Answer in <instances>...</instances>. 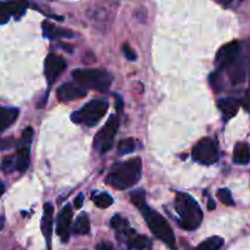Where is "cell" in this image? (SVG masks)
Returning <instances> with one entry per match:
<instances>
[{"mask_svg": "<svg viewBox=\"0 0 250 250\" xmlns=\"http://www.w3.org/2000/svg\"><path fill=\"white\" fill-rule=\"evenodd\" d=\"M83 200H84V197H83L82 194H80L77 198H76L75 202H73V205H75L76 209H81V208H82Z\"/></svg>", "mask_w": 250, "mask_h": 250, "instance_id": "obj_29", "label": "cell"}, {"mask_svg": "<svg viewBox=\"0 0 250 250\" xmlns=\"http://www.w3.org/2000/svg\"><path fill=\"white\" fill-rule=\"evenodd\" d=\"M233 161L238 165H247L250 161V146L247 143H237L233 149Z\"/></svg>", "mask_w": 250, "mask_h": 250, "instance_id": "obj_18", "label": "cell"}, {"mask_svg": "<svg viewBox=\"0 0 250 250\" xmlns=\"http://www.w3.org/2000/svg\"><path fill=\"white\" fill-rule=\"evenodd\" d=\"M66 66L67 63L62 56L56 55V54H49L46 56L45 62H44V75H45L49 87H51L59 76L66 70Z\"/></svg>", "mask_w": 250, "mask_h": 250, "instance_id": "obj_9", "label": "cell"}, {"mask_svg": "<svg viewBox=\"0 0 250 250\" xmlns=\"http://www.w3.org/2000/svg\"><path fill=\"white\" fill-rule=\"evenodd\" d=\"M27 2L23 1H0V24L9 22L12 16L20 19L24 14Z\"/></svg>", "mask_w": 250, "mask_h": 250, "instance_id": "obj_11", "label": "cell"}, {"mask_svg": "<svg viewBox=\"0 0 250 250\" xmlns=\"http://www.w3.org/2000/svg\"><path fill=\"white\" fill-rule=\"evenodd\" d=\"M53 222H54V207L50 203H45L43 207V219H42V232L45 237L46 246L50 250L51 233H53Z\"/></svg>", "mask_w": 250, "mask_h": 250, "instance_id": "obj_13", "label": "cell"}, {"mask_svg": "<svg viewBox=\"0 0 250 250\" xmlns=\"http://www.w3.org/2000/svg\"><path fill=\"white\" fill-rule=\"evenodd\" d=\"M93 202H94V204L97 205L98 208L105 209V208L111 207L112 203H114V199H112L111 195L107 194V193H100V194L93 197Z\"/></svg>", "mask_w": 250, "mask_h": 250, "instance_id": "obj_22", "label": "cell"}, {"mask_svg": "<svg viewBox=\"0 0 250 250\" xmlns=\"http://www.w3.org/2000/svg\"><path fill=\"white\" fill-rule=\"evenodd\" d=\"M4 193H5V185H4V182H2V181H0V197H1Z\"/></svg>", "mask_w": 250, "mask_h": 250, "instance_id": "obj_31", "label": "cell"}, {"mask_svg": "<svg viewBox=\"0 0 250 250\" xmlns=\"http://www.w3.org/2000/svg\"><path fill=\"white\" fill-rule=\"evenodd\" d=\"M249 82H250V73H249Z\"/></svg>", "mask_w": 250, "mask_h": 250, "instance_id": "obj_33", "label": "cell"}, {"mask_svg": "<svg viewBox=\"0 0 250 250\" xmlns=\"http://www.w3.org/2000/svg\"><path fill=\"white\" fill-rule=\"evenodd\" d=\"M239 103L242 104L243 109L246 110L247 112H249V114H250V88H249V89H247V92L244 93L243 98H242V100Z\"/></svg>", "mask_w": 250, "mask_h": 250, "instance_id": "obj_27", "label": "cell"}, {"mask_svg": "<svg viewBox=\"0 0 250 250\" xmlns=\"http://www.w3.org/2000/svg\"><path fill=\"white\" fill-rule=\"evenodd\" d=\"M224 238H221V237L219 236H214L205 239L204 242H202L199 246L195 247V248L192 250H220L222 248V246H224Z\"/></svg>", "mask_w": 250, "mask_h": 250, "instance_id": "obj_20", "label": "cell"}, {"mask_svg": "<svg viewBox=\"0 0 250 250\" xmlns=\"http://www.w3.org/2000/svg\"><path fill=\"white\" fill-rule=\"evenodd\" d=\"M19 117V110L16 107L0 106V132L9 128L16 122Z\"/></svg>", "mask_w": 250, "mask_h": 250, "instance_id": "obj_16", "label": "cell"}, {"mask_svg": "<svg viewBox=\"0 0 250 250\" xmlns=\"http://www.w3.org/2000/svg\"><path fill=\"white\" fill-rule=\"evenodd\" d=\"M217 198L222 204L227 205V207H233L234 205V200L232 198L231 192L227 188H221V189L217 190Z\"/></svg>", "mask_w": 250, "mask_h": 250, "instance_id": "obj_23", "label": "cell"}, {"mask_svg": "<svg viewBox=\"0 0 250 250\" xmlns=\"http://www.w3.org/2000/svg\"><path fill=\"white\" fill-rule=\"evenodd\" d=\"M175 210L178 215V224L186 231H194L203 222V211L199 204L187 193H177Z\"/></svg>", "mask_w": 250, "mask_h": 250, "instance_id": "obj_2", "label": "cell"}, {"mask_svg": "<svg viewBox=\"0 0 250 250\" xmlns=\"http://www.w3.org/2000/svg\"><path fill=\"white\" fill-rule=\"evenodd\" d=\"M72 208L70 205H66L58 217V227H56V233L60 237L62 243H67L70 241L71 229H72Z\"/></svg>", "mask_w": 250, "mask_h": 250, "instance_id": "obj_10", "label": "cell"}, {"mask_svg": "<svg viewBox=\"0 0 250 250\" xmlns=\"http://www.w3.org/2000/svg\"><path fill=\"white\" fill-rule=\"evenodd\" d=\"M14 156L15 163H16V171L24 172L29 165V146L19 144V149H17L16 154H14Z\"/></svg>", "mask_w": 250, "mask_h": 250, "instance_id": "obj_17", "label": "cell"}, {"mask_svg": "<svg viewBox=\"0 0 250 250\" xmlns=\"http://www.w3.org/2000/svg\"><path fill=\"white\" fill-rule=\"evenodd\" d=\"M239 103L238 99L236 98H231V97H227V98H221V99L217 100V107L220 109V111L222 112L224 115L225 120H231L232 117H234L237 115L239 110Z\"/></svg>", "mask_w": 250, "mask_h": 250, "instance_id": "obj_15", "label": "cell"}, {"mask_svg": "<svg viewBox=\"0 0 250 250\" xmlns=\"http://www.w3.org/2000/svg\"><path fill=\"white\" fill-rule=\"evenodd\" d=\"M95 250H115V249L114 247H112L110 243H107V242H102V243L98 244Z\"/></svg>", "mask_w": 250, "mask_h": 250, "instance_id": "obj_28", "label": "cell"}, {"mask_svg": "<svg viewBox=\"0 0 250 250\" xmlns=\"http://www.w3.org/2000/svg\"><path fill=\"white\" fill-rule=\"evenodd\" d=\"M107 106H109V104L105 100H92V102L83 105L78 111L73 112L71 115V120L75 124L93 127L99 124L100 120L105 116Z\"/></svg>", "mask_w": 250, "mask_h": 250, "instance_id": "obj_5", "label": "cell"}, {"mask_svg": "<svg viewBox=\"0 0 250 250\" xmlns=\"http://www.w3.org/2000/svg\"><path fill=\"white\" fill-rule=\"evenodd\" d=\"M2 227H4V217H2L1 214H0V231L2 229Z\"/></svg>", "mask_w": 250, "mask_h": 250, "instance_id": "obj_32", "label": "cell"}, {"mask_svg": "<svg viewBox=\"0 0 250 250\" xmlns=\"http://www.w3.org/2000/svg\"><path fill=\"white\" fill-rule=\"evenodd\" d=\"M1 170L4 171V172H12V171H16V163H15L14 155L5 156L1 164Z\"/></svg>", "mask_w": 250, "mask_h": 250, "instance_id": "obj_24", "label": "cell"}, {"mask_svg": "<svg viewBox=\"0 0 250 250\" xmlns=\"http://www.w3.org/2000/svg\"><path fill=\"white\" fill-rule=\"evenodd\" d=\"M120 126V119L117 115H111L105 126L100 129L94 138V149L99 153H106L114 146L115 136Z\"/></svg>", "mask_w": 250, "mask_h": 250, "instance_id": "obj_6", "label": "cell"}, {"mask_svg": "<svg viewBox=\"0 0 250 250\" xmlns=\"http://www.w3.org/2000/svg\"><path fill=\"white\" fill-rule=\"evenodd\" d=\"M124 54L129 61H136L137 60V54L134 53L133 49L129 46V44H125V45H124Z\"/></svg>", "mask_w": 250, "mask_h": 250, "instance_id": "obj_26", "label": "cell"}, {"mask_svg": "<svg viewBox=\"0 0 250 250\" xmlns=\"http://www.w3.org/2000/svg\"><path fill=\"white\" fill-rule=\"evenodd\" d=\"M208 209H209L210 211L215 209V202L211 199V198H209V200H208Z\"/></svg>", "mask_w": 250, "mask_h": 250, "instance_id": "obj_30", "label": "cell"}, {"mask_svg": "<svg viewBox=\"0 0 250 250\" xmlns=\"http://www.w3.org/2000/svg\"><path fill=\"white\" fill-rule=\"evenodd\" d=\"M72 232L76 234H88L90 232V222L87 214H81L76 219L75 225L72 226Z\"/></svg>", "mask_w": 250, "mask_h": 250, "instance_id": "obj_19", "label": "cell"}, {"mask_svg": "<svg viewBox=\"0 0 250 250\" xmlns=\"http://www.w3.org/2000/svg\"><path fill=\"white\" fill-rule=\"evenodd\" d=\"M42 29H43V36L48 39H58V38H72L75 37L71 29L61 28V27L55 26L54 23L49 21H44L42 23Z\"/></svg>", "mask_w": 250, "mask_h": 250, "instance_id": "obj_14", "label": "cell"}, {"mask_svg": "<svg viewBox=\"0 0 250 250\" xmlns=\"http://www.w3.org/2000/svg\"><path fill=\"white\" fill-rule=\"evenodd\" d=\"M72 77L82 88L106 92L112 83V76L109 72L95 68H78L73 71Z\"/></svg>", "mask_w": 250, "mask_h": 250, "instance_id": "obj_4", "label": "cell"}, {"mask_svg": "<svg viewBox=\"0 0 250 250\" xmlns=\"http://www.w3.org/2000/svg\"><path fill=\"white\" fill-rule=\"evenodd\" d=\"M16 144L14 138H0V151L10 149Z\"/></svg>", "mask_w": 250, "mask_h": 250, "instance_id": "obj_25", "label": "cell"}, {"mask_svg": "<svg viewBox=\"0 0 250 250\" xmlns=\"http://www.w3.org/2000/svg\"><path fill=\"white\" fill-rule=\"evenodd\" d=\"M193 160L202 165H212L219 160L217 143L211 138H203L197 143L192 151Z\"/></svg>", "mask_w": 250, "mask_h": 250, "instance_id": "obj_7", "label": "cell"}, {"mask_svg": "<svg viewBox=\"0 0 250 250\" xmlns=\"http://www.w3.org/2000/svg\"><path fill=\"white\" fill-rule=\"evenodd\" d=\"M141 173L142 160L139 158H134L124 163L115 164L107 173L106 183L115 189L124 190L137 185L141 180Z\"/></svg>", "mask_w": 250, "mask_h": 250, "instance_id": "obj_1", "label": "cell"}, {"mask_svg": "<svg viewBox=\"0 0 250 250\" xmlns=\"http://www.w3.org/2000/svg\"><path fill=\"white\" fill-rule=\"evenodd\" d=\"M137 209L142 212L144 220L148 224L149 229L153 232L154 236L158 239H160L161 242L166 244L171 250H177L176 247V239L175 234H173L172 229L168 225V222L166 221V219L164 216H161L158 211L150 209V208L146 205V203L142 204L141 207H138Z\"/></svg>", "mask_w": 250, "mask_h": 250, "instance_id": "obj_3", "label": "cell"}, {"mask_svg": "<svg viewBox=\"0 0 250 250\" xmlns=\"http://www.w3.org/2000/svg\"><path fill=\"white\" fill-rule=\"evenodd\" d=\"M87 95V90L73 83H63L58 89V97L61 102H72L82 99Z\"/></svg>", "mask_w": 250, "mask_h": 250, "instance_id": "obj_12", "label": "cell"}, {"mask_svg": "<svg viewBox=\"0 0 250 250\" xmlns=\"http://www.w3.org/2000/svg\"><path fill=\"white\" fill-rule=\"evenodd\" d=\"M137 149V143L133 138L122 139L117 146V154L119 155H127V154L133 153Z\"/></svg>", "mask_w": 250, "mask_h": 250, "instance_id": "obj_21", "label": "cell"}, {"mask_svg": "<svg viewBox=\"0 0 250 250\" xmlns=\"http://www.w3.org/2000/svg\"><path fill=\"white\" fill-rule=\"evenodd\" d=\"M242 58L241 43L237 41L226 44L219 50L216 55V67L219 71L229 70Z\"/></svg>", "mask_w": 250, "mask_h": 250, "instance_id": "obj_8", "label": "cell"}]
</instances>
